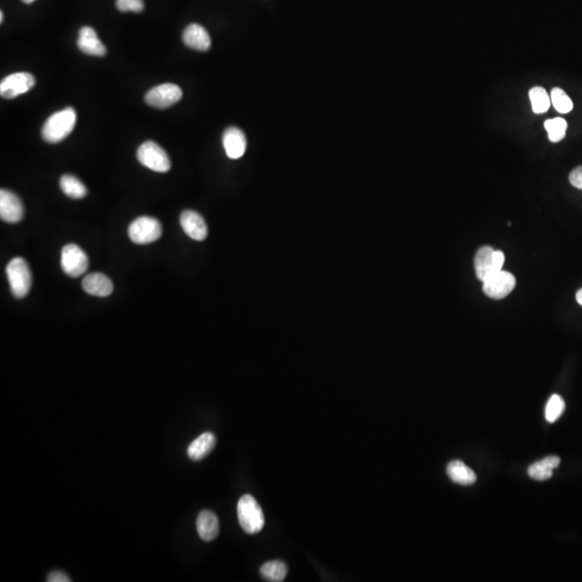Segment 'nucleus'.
<instances>
[{
    "label": "nucleus",
    "instance_id": "6",
    "mask_svg": "<svg viewBox=\"0 0 582 582\" xmlns=\"http://www.w3.org/2000/svg\"><path fill=\"white\" fill-rule=\"evenodd\" d=\"M504 264L505 255L503 252L494 250L490 246L481 247L474 258L477 277L483 283L486 278L503 270Z\"/></svg>",
    "mask_w": 582,
    "mask_h": 582
},
{
    "label": "nucleus",
    "instance_id": "26",
    "mask_svg": "<svg viewBox=\"0 0 582 582\" xmlns=\"http://www.w3.org/2000/svg\"><path fill=\"white\" fill-rule=\"evenodd\" d=\"M564 410L565 402L563 398L558 395L551 396L546 406V420L549 423H554L563 414Z\"/></svg>",
    "mask_w": 582,
    "mask_h": 582
},
{
    "label": "nucleus",
    "instance_id": "25",
    "mask_svg": "<svg viewBox=\"0 0 582 582\" xmlns=\"http://www.w3.org/2000/svg\"><path fill=\"white\" fill-rule=\"evenodd\" d=\"M550 99L551 103L554 105L556 112H560V114H568L573 110L574 105L572 99L560 87H554L551 91Z\"/></svg>",
    "mask_w": 582,
    "mask_h": 582
},
{
    "label": "nucleus",
    "instance_id": "30",
    "mask_svg": "<svg viewBox=\"0 0 582 582\" xmlns=\"http://www.w3.org/2000/svg\"><path fill=\"white\" fill-rule=\"evenodd\" d=\"M576 300L580 305H582V288L578 290L577 293H576Z\"/></svg>",
    "mask_w": 582,
    "mask_h": 582
},
{
    "label": "nucleus",
    "instance_id": "15",
    "mask_svg": "<svg viewBox=\"0 0 582 582\" xmlns=\"http://www.w3.org/2000/svg\"><path fill=\"white\" fill-rule=\"evenodd\" d=\"M182 42L189 48L200 52L207 51L212 46V39L207 31L198 24H190L185 29Z\"/></svg>",
    "mask_w": 582,
    "mask_h": 582
},
{
    "label": "nucleus",
    "instance_id": "5",
    "mask_svg": "<svg viewBox=\"0 0 582 582\" xmlns=\"http://www.w3.org/2000/svg\"><path fill=\"white\" fill-rule=\"evenodd\" d=\"M128 233L130 241L135 244H150L161 237L162 227L155 218L143 216L130 223Z\"/></svg>",
    "mask_w": 582,
    "mask_h": 582
},
{
    "label": "nucleus",
    "instance_id": "11",
    "mask_svg": "<svg viewBox=\"0 0 582 582\" xmlns=\"http://www.w3.org/2000/svg\"><path fill=\"white\" fill-rule=\"evenodd\" d=\"M24 207L22 200L13 192L0 190V218L8 223H17L23 219Z\"/></svg>",
    "mask_w": 582,
    "mask_h": 582
},
{
    "label": "nucleus",
    "instance_id": "4",
    "mask_svg": "<svg viewBox=\"0 0 582 582\" xmlns=\"http://www.w3.org/2000/svg\"><path fill=\"white\" fill-rule=\"evenodd\" d=\"M136 155L140 164L153 172L166 173L171 169V160L169 155L165 153V150L155 142L148 140L142 144Z\"/></svg>",
    "mask_w": 582,
    "mask_h": 582
},
{
    "label": "nucleus",
    "instance_id": "32",
    "mask_svg": "<svg viewBox=\"0 0 582 582\" xmlns=\"http://www.w3.org/2000/svg\"><path fill=\"white\" fill-rule=\"evenodd\" d=\"M3 22V11H0V23Z\"/></svg>",
    "mask_w": 582,
    "mask_h": 582
},
{
    "label": "nucleus",
    "instance_id": "9",
    "mask_svg": "<svg viewBox=\"0 0 582 582\" xmlns=\"http://www.w3.org/2000/svg\"><path fill=\"white\" fill-rule=\"evenodd\" d=\"M517 285L513 274L500 270L483 282V291L488 297L492 299L500 300L513 293Z\"/></svg>",
    "mask_w": 582,
    "mask_h": 582
},
{
    "label": "nucleus",
    "instance_id": "16",
    "mask_svg": "<svg viewBox=\"0 0 582 582\" xmlns=\"http://www.w3.org/2000/svg\"><path fill=\"white\" fill-rule=\"evenodd\" d=\"M83 288L89 295L95 296V297H108L114 291V284L112 280L105 274L92 273L83 278Z\"/></svg>",
    "mask_w": 582,
    "mask_h": 582
},
{
    "label": "nucleus",
    "instance_id": "20",
    "mask_svg": "<svg viewBox=\"0 0 582 582\" xmlns=\"http://www.w3.org/2000/svg\"><path fill=\"white\" fill-rule=\"evenodd\" d=\"M447 476L453 482L461 484V486H470V484H474L477 480L474 471L471 470L467 465H465L461 461H451L447 465Z\"/></svg>",
    "mask_w": 582,
    "mask_h": 582
},
{
    "label": "nucleus",
    "instance_id": "22",
    "mask_svg": "<svg viewBox=\"0 0 582 582\" xmlns=\"http://www.w3.org/2000/svg\"><path fill=\"white\" fill-rule=\"evenodd\" d=\"M62 191L71 198H83L87 196V187L73 175H64L60 180Z\"/></svg>",
    "mask_w": 582,
    "mask_h": 582
},
{
    "label": "nucleus",
    "instance_id": "31",
    "mask_svg": "<svg viewBox=\"0 0 582 582\" xmlns=\"http://www.w3.org/2000/svg\"><path fill=\"white\" fill-rule=\"evenodd\" d=\"M22 1H23V3H27V5H29V3H34V1H36V0H22Z\"/></svg>",
    "mask_w": 582,
    "mask_h": 582
},
{
    "label": "nucleus",
    "instance_id": "23",
    "mask_svg": "<svg viewBox=\"0 0 582 582\" xmlns=\"http://www.w3.org/2000/svg\"><path fill=\"white\" fill-rule=\"evenodd\" d=\"M529 99H531V108L535 114H545L550 108L551 99L544 87H535L531 89Z\"/></svg>",
    "mask_w": 582,
    "mask_h": 582
},
{
    "label": "nucleus",
    "instance_id": "17",
    "mask_svg": "<svg viewBox=\"0 0 582 582\" xmlns=\"http://www.w3.org/2000/svg\"><path fill=\"white\" fill-rule=\"evenodd\" d=\"M196 529L202 540L206 542L214 540L219 534L220 529L217 515L209 510L200 511L196 520Z\"/></svg>",
    "mask_w": 582,
    "mask_h": 582
},
{
    "label": "nucleus",
    "instance_id": "29",
    "mask_svg": "<svg viewBox=\"0 0 582 582\" xmlns=\"http://www.w3.org/2000/svg\"><path fill=\"white\" fill-rule=\"evenodd\" d=\"M46 581L49 582H69L70 579L65 573L60 572V570H54L52 573L49 574Z\"/></svg>",
    "mask_w": 582,
    "mask_h": 582
},
{
    "label": "nucleus",
    "instance_id": "12",
    "mask_svg": "<svg viewBox=\"0 0 582 582\" xmlns=\"http://www.w3.org/2000/svg\"><path fill=\"white\" fill-rule=\"evenodd\" d=\"M180 225L185 233L194 241H204L207 237L208 229L205 220L194 210H185L180 216Z\"/></svg>",
    "mask_w": 582,
    "mask_h": 582
},
{
    "label": "nucleus",
    "instance_id": "18",
    "mask_svg": "<svg viewBox=\"0 0 582 582\" xmlns=\"http://www.w3.org/2000/svg\"><path fill=\"white\" fill-rule=\"evenodd\" d=\"M216 445V437L213 433H204L194 440L187 450L189 459L191 461H200L205 459Z\"/></svg>",
    "mask_w": 582,
    "mask_h": 582
},
{
    "label": "nucleus",
    "instance_id": "21",
    "mask_svg": "<svg viewBox=\"0 0 582 582\" xmlns=\"http://www.w3.org/2000/svg\"><path fill=\"white\" fill-rule=\"evenodd\" d=\"M287 566L283 560H270L261 566L260 574L266 581L280 582L287 576Z\"/></svg>",
    "mask_w": 582,
    "mask_h": 582
},
{
    "label": "nucleus",
    "instance_id": "13",
    "mask_svg": "<svg viewBox=\"0 0 582 582\" xmlns=\"http://www.w3.org/2000/svg\"><path fill=\"white\" fill-rule=\"evenodd\" d=\"M223 144L225 153L230 159H239L246 151V136L243 133L242 130L235 126H231L225 130L223 135Z\"/></svg>",
    "mask_w": 582,
    "mask_h": 582
},
{
    "label": "nucleus",
    "instance_id": "10",
    "mask_svg": "<svg viewBox=\"0 0 582 582\" xmlns=\"http://www.w3.org/2000/svg\"><path fill=\"white\" fill-rule=\"evenodd\" d=\"M36 83L34 76L29 73H15L7 76L0 83V95L11 99L28 92Z\"/></svg>",
    "mask_w": 582,
    "mask_h": 582
},
{
    "label": "nucleus",
    "instance_id": "8",
    "mask_svg": "<svg viewBox=\"0 0 582 582\" xmlns=\"http://www.w3.org/2000/svg\"><path fill=\"white\" fill-rule=\"evenodd\" d=\"M62 268L70 277H79L89 268V258L78 245H66L62 250Z\"/></svg>",
    "mask_w": 582,
    "mask_h": 582
},
{
    "label": "nucleus",
    "instance_id": "19",
    "mask_svg": "<svg viewBox=\"0 0 582 582\" xmlns=\"http://www.w3.org/2000/svg\"><path fill=\"white\" fill-rule=\"evenodd\" d=\"M560 459L558 456L545 457L541 461H536L529 466L527 474L531 479L536 481H546L554 474V470L558 468Z\"/></svg>",
    "mask_w": 582,
    "mask_h": 582
},
{
    "label": "nucleus",
    "instance_id": "1",
    "mask_svg": "<svg viewBox=\"0 0 582 582\" xmlns=\"http://www.w3.org/2000/svg\"><path fill=\"white\" fill-rule=\"evenodd\" d=\"M77 114L71 107L63 109L49 117L42 128L44 142L50 144L61 143L75 128Z\"/></svg>",
    "mask_w": 582,
    "mask_h": 582
},
{
    "label": "nucleus",
    "instance_id": "7",
    "mask_svg": "<svg viewBox=\"0 0 582 582\" xmlns=\"http://www.w3.org/2000/svg\"><path fill=\"white\" fill-rule=\"evenodd\" d=\"M182 97L180 87L174 83H163L148 91L145 102L155 108L164 109L178 103Z\"/></svg>",
    "mask_w": 582,
    "mask_h": 582
},
{
    "label": "nucleus",
    "instance_id": "27",
    "mask_svg": "<svg viewBox=\"0 0 582 582\" xmlns=\"http://www.w3.org/2000/svg\"><path fill=\"white\" fill-rule=\"evenodd\" d=\"M116 7L121 12L139 13L145 9L143 0H117Z\"/></svg>",
    "mask_w": 582,
    "mask_h": 582
},
{
    "label": "nucleus",
    "instance_id": "28",
    "mask_svg": "<svg viewBox=\"0 0 582 582\" xmlns=\"http://www.w3.org/2000/svg\"><path fill=\"white\" fill-rule=\"evenodd\" d=\"M570 182L575 188L582 190V166H578L573 169V172L570 173Z\"/></svg>",
    "mask_w": 582,
    "mask_h": 582
},
{
    "label": "nucleus",
    "instance_id": "24",
    "mask_svg": "<svg viewBox=\"0 0 582 582\" xmlns=\"http://www.w3.org/2000/svg\"><path fill=\"white\" fill-rule=\"evenodd\" d=\"M545 128L548 132V137L552 143H558L563 140L567 130V122L563 118H554L545 122Z\"/></svg>",
    "mask_w": 582,
    "mask_h": 582
},
{
    "label": "nucleus",
    "instance_id": "14",
    "mask_svg": "<svg viewBox=\"0 0 582 582\" xmlns=\"http://www.w3.org/2000/svg\"><path fill=\"white\" fill-rule=\"evenodd\" d=\"M77 46L80 51L87 55L104 56L107 53L106 46L92 27L85 26L80 29Z\"/></svg>",
    "mask_w": 582,
    "mask_h": 582
},
{
    "label": "nucleus",
    "instance_id": "2",
    "mask_svg": "<svg viewBox=\"0 0 582 582\" xmlns=\"http://www.w3.org/2000/svg\"><path fill=\"white\" fill-rule=\"evenodd\" d=\"M237 517L243 531L248 535L260 533L266 524L264 511L256 498L252 495L242 496L237 503Z\"/></svg>",
    "mask_w": 582,
    "mask_h": 582
},
{
    "label": "nucleus",
    "instance_id": "3",
    "mask_svg": "<svg viewBox=\"0 0 582 582\" xmlns=\"http://www.w3.org/2000/svg\"><path fill=\"white\" fill-rule=\"evenodd\" d=\"M6 273L12 295L17 299L26 297L32 287V273L26 261L21 257L12 259L6 268Z\"/></svg>",
    "mask_w": 582,
    "mask_h": 582
}]
</instances>
